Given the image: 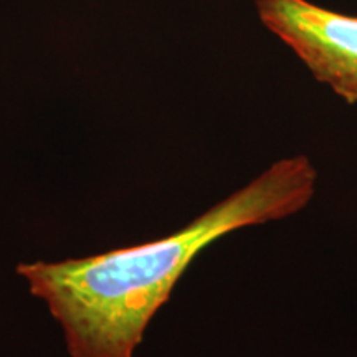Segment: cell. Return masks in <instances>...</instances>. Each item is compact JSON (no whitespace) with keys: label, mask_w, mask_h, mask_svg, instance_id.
I'll list each match as a JSON object with an SVG mask.
<instances>
[{"label":"cell","mask_w":357,"mask_h":357,"mask_svg":"<svg viewBox=\"0 0 357 357\" xmlns=\"http://www.w3.org/2000/svg\"><path fill=\"white\" fill-rule=\"evenodd\" d=\"M316 182L307 155L280 159L176 234L79 260L26 263L17 273L61 324L71 357H132L147 324L204 248L235 230L303 211Z\"/></svg>","instance_id":"obj_1"},{"label":"cell","mask_w":357,"mask_h":357,"mask_svg":"<svg viewBox=\"0 0 357 357\" xmlns=\"http://www.w3.org/2000/svg\"><path fill=\"white\" fill-rule=\"evenodd\" d=\"M261 24L291 48L316 82L357 102V17L307 0H257Z\"/></svg>","instance_id":"obj_2"}]
</instances>
